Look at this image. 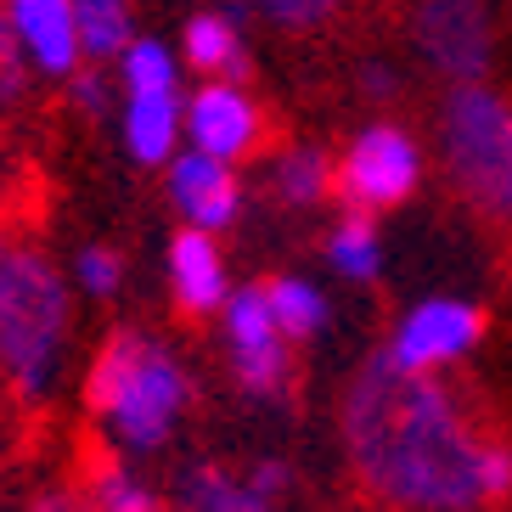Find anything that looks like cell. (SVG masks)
Masks as SVG:
<instances>
[{"label":"cell","instance_id":"cell-2","mask_svg":"<svg viewBox=\"0 0 512 512\" xmlns=\"http://www.w3.org/2000/svg\"><path fill=\"white\" fill-rule=\"evenodd\" d=\"M68 332V287L34 248L0 254V372L17 383V394H40L57 377V349Z\"/></svg>","mask_w":512,"mask_h":512},{"label":"cell","instance_id":"cell-3","mask_svg":"<svg viewBox=\"0 0 512 512\" xmlns=\"http://www.w3.org/2000/svg\"><path fill=\"white\" fill-rule=\"evenodd\" d=\"M439 152L473 214L512 226V107L479 79L456 85L439 107Z\"/></svg>","mask_w":512,"mask_h":512},{"label":"cell","instance_id":"cell-9","mask_svg":"<svg viewBox=\"0 0 512 512\" xmlns=\"http://www.w3.org/2000/svg\"><path fill=\"white\" fill-rule=\"evenodd\" d=\"M186 136L197 141V152L231 164V158H242V152L254 147L259 113L231 79H214V85H203V91L192 96V107H186Z\"/></svg>","mask_w":512,"mask_h":512},{"label":"cell","instance_id":"cell-20","mask_svg":"<svg viewBox=\"0 0 512 512\" xmlns=\"http://www.w3.org/2000/svg\"><path fill=\"white\" fill-rule=\"evenodd\" d=\"M85 507H91V512H158V496H152L141 479H130L119 462H102L91 473Z\"/></svg>","mask_w":512,"mask_h":512},{"label":"cell","instance_id":"cell-17","mask_svg":"<svg viewBox=\"0 0 512 512\" xmlns=\"http://www.w3.org/2000/svg\"><path fill=\"white\" fill-rule=\"evenodd\" d=\"M79 46L91 57H124L130 51V6L124 0H74Z\"/></svg>","mask_w":512,"mask_h":512},{"label":"cell","instance_id":"cell-4","mask_svg":"<svg viewBox=\"0 0 512 512\" xmlns=\"http://www.w3.org/2000/svg\"><path fill=\"white\" fill-rule=\"evenodd\" d=\"M422 175V158L411 147V136L400 124H372L338 164L332 192L349 203V214H372V209H394L400 197H411Z\"/></svg>","mask_w":512,"mask_h":512},{"label":"cell","instance_id":"cell-15","mask_svg":"<svg viewBox=\"0 0 512 512\" xmlns=\"http://www.w3.org/2000/svg\"><path fill=\"white\" fill-rule=\"evenodd\" d=\"M141 355H147V338L141 332H113L102 344V355H96V366H91V383H85V394H91V406L102 411H113V400L124 394V383L136 377V366H141Z\"/></svg>","mask_w":512,"mask_h":512},{"label":"cell","instance_id":"cell-13","mask_svg":"<svg viewBox=\"0 0 512 512\" xmlns=\"http://www.w3.org/2000/svg\"><path fill=\"white\" fill-rule=\"evenodd\" d=\"M175 124H181V102L175 91H141L124 107V141H130V158L141 164H164L175 152Z\"/></svg>","mask_w":512,"mask_h":512},{"label":"cell","instance_id":"cell-23","mask_svg":"<svg viewBox=\"0 0 512 512\" xmlns=\"http://www.w3.org/2000/svg\"><path fill=\"white\" fill-rule=\"evenodd\" d=\"M254 6L271 23H282V29H316V23H327L338 12V0H254Z\"/></svg>","mask_w":512,"mask_h":512},{"label":"cell","instance_id":"cell-29","mask_svg":"<svg viewBox=\"0 0 512 512\" xmlns=\"http://www.w3.org/2000/svg\"><path fill=\"white\" fill-rule=\"evenodd\" d=\"M366 85H372V96H389V68H366Z\"/></svg>","mask_w":512,"mask_h":512},{"label":"cell","instance_id":"cell-8","mask_svg":"<svg viewBox=\"0 0 512 512\" xmlns=\"http://www.w3.org/2000/svg\"><path fill=\"white\" fill-rule=\"evenodd\" d=\"M479 332H484V316L473 310V304L428 299V304H417V310L406 316V327L394 332L389 355L400 366H411V372H428V366H439V361L467 355V349L479 344Z\"/></svg>","mask_w":512,"mask_h":512},{"label":"cell","instance_id":"cell-5","mask_svg":"<svg viewBox=\"0 0 512 512\" xmlns=\"http://www.w3.org/2000/svg\"><path fill=\"white\" fill-rule=\"evenodd\" d=\"M186 406V377L181 366L169 361L158 344H147V355H141L136 377L124 383V394L113 400V428H119V439L130 445V451H158L169 439V428H175V417H181Z\"/></svg>","mask_w":512,"mask_h":512},{"label":"cell","instance_id":"cell-12","mask_svg":"<svg viewBox=\"0 0 512 512\" xmlns=\"http://www.w3.org/2000/svg\"><path fill=\"white\" fill-rule=\"evenodd\" d=\"M169 282H175V299L192 310V316H209L226 299V265H220V248L203 226L181 231L169 242Z\"/></svg>","mask_w":512,"mask_h":512},{"label":"cell","instance_id":"cell-26","mask_svg":"<svg viewBox=\"0 0 512 512\" xmlns=\"http://www.w3.org/2000/svg\"><path fill=\"white\" fill-rule=\"evenodd\" d=\"M248 484H254V490H259V496H282V490H287V467L282 462H259L254 467V473H248Z\"/></svg>","mask_w":512,"mask_h":512},{"label":"cell","instance_id":"cell-10","mask_svg":"<svg viewBox=\"0 0 512 512\" xmlns=\"http://www.w3.org/2000/svg\"><path fill=\"white\" fill-rule=\"evenodd\" d=\"M6 23H12L17 46L29 51L46 74H68L79 62V12L74 0H6Z\"/></svg>","mask_w":512,"mask_h":512},{"label":"cell","instance_id":"cell-6","mask_svg":"<svg viewBox=\"0 0 512 512\" xmlns=\"http://www.w3.org/2000/svg\"><path fill=\"white\" fill-rule=\"evenodd\" d=\"M226 327H231V355H237L242 389L259 400H282L287 389V332L276 327V310L265 299V287H242L226 304Z\"/></svg>","mask_w":512,"mask_h":512},{"label":"cell","instance_id":"cell-21","mask_svg":"<svg viewBox=\"0 0 512 512\" xmlns=\"http://www.w3.org/2000/svg\"><path fill=\"white\" fill-rule=\"evenodd\" d=\"M327 254L344 276H377V231H372V220H366V214H349L344 226L332 231Z\"/></svg>","mask_w":512,"mask_h":512},{"label":"cell","instance_id":"cell-16","mask_svg":"<svg viewBox=\"0 0 512 512\" xmlns=\"http://www.w3.org/2000/svg\"><path fill=\"white\" fill-rule=\"evenodd\" d=\"M181 501L192 512H271V496H259L254 484H237L220 467H192L181 484Z\"/></svg>","mask_w":512,"mask_h":512},{"label":"cell","instance_id":"cell-25","mask_svg":"<svg viewBox=\"0 0 512 512\" xmlns=\"http://www.w3.org/2000/svg\"><path fill=\"white\" fill-rule=\"evenodd\" d=\"M79 282L107 299V293L119 287V254H113V248H85V254H79Z\"/></svg>","mask_w":512,"mask_h":512},{"label":"cell","instance_id":"cell-24","mask_svg":"<svg viewBox=\"0 0 512 512\" xmlns=\"http://www.w3.org/2000/svg\"><path fill=\"white\" fill-rule=\"evenodd\" d=\"M479 484H484V496H507V490H512V445L484 439V451H479Z\"/></svg>","mask_w":512,"mask_h":512},{"label":"cell","instance_id":"cell-22","mask_svg":"<svg viewBox=\"0 0 512 512\" xmlns=\"http://www.w3.org/2000/svg\"><path fill=\"white\" fill-rule=\"evenodd\" d=\"M124 85H130V96L175 91V62H169V51L152 46V40H136V46L124 51Z\"/></svg>","mask_w":512,"mask_h":512},{"label":"cell","instance_id":"cell-27","mask_svg":"<svg viewBox=\"0 0 512 512\" xmlns=\"http://www.w3.org/2000/svg\"><path fill=\"white\" fill-rule=\"evenodd\" d=\"M74 96H79V107H91V113H96V107H102V79H96V74L74 79Z\"/></svg>","mask_w":512,"mask_h":512},{"label":"cell","instance_id":"cell-18","mask_svg":"<svg viewBox=\"0 0 512 512\" xmlns=\"http://www.w3.org/2000/svg\"><path fill=\"white\" fill-rule=\"evenodd\" d=\"M265 299H271L276 327H282L287 338H310V332H321V321H327V299H321L310 282L276 276V282H265Z\"/></svg>","mask_w":512,"mask_h":512},{"label":"cell","instance_id":"cell-19","mask_svg":"<svg viewBox=\"0 0 512 512\" xmlns=\"http://www.w3.org/2000/svg\"><path fill=\"white\" fill-rule=\"evenodd\" d=\"M332 181H338V169H332L327 152H316V147L287 152L282 164H276V192H282L287 203H299V209L321 203V197L332 192Z\"/></svg>","mask_w":512,"mask_h":512},{"label":"cell","instance_id":"cell-7","mask_svg":"<svg viewBox=\"0 0 512 512\" xmlns=\"http://www.w3.org/2000/svg\"><path fill=\"white\" fill-rule=\"evenodd\" d=\"M417 40L445 79L473 85L490 62V23H484V0H422L417 12Z\"/></svg>","mask_w":512,"mask_h":512},{"label":"cell","instance_id":"cell-31","mask_svg":"<svg viewBox=\"0 0 512 512\" xmlns=\"http://www.w3.org/2000/svg\"><path fill=\"white\" fill-rule=\"evenodd\" d=\"M0 254H6V242H0Z\"/></svg>","mask_w":512,"mask_h":512},{"label":"cell","instance_id":"cell-11","mask_svg":"<svg viewBox=\"0 0 512 512\" xmlns=\"http://www.w3.org/2000/svg\"><path fill=\"white\" fill-rule=\"evenodd\" d=\"M169 197H175V209L192 220V226L203 231H220L237 220V181H231L226 158H209V152H186V158H175V169H169Z\"/></svg>","mask_w":512,"mask_h":512},{"label":"cell","instance_id":"cell-1","mask_svg":"<svg viewBox=\"0 0 512 512\" xmlns=\"http://www.w3.org/2000/svg\"><path fill=\"white\" fill-rule=\"evenodd\" d=\"M344 439L349 462L377 501L417 512H467L484 501V434L445 383L400 366L389 349L372 355L349 383Z\"/></svg>","mask_w":512,"mask_h":512},{"label":"cell","instance_id":"cell-30","mask_svg":"<svg viewBox=\"0 0 512 512\" xmlns=\"http://www.w3.org/2000/svg\"><path fill=\"white\" fill-rule=\"evenodd\" d=\"M6 51H17V34H12V23L0 29V57H6Z\"/></svg>","mask_w":512,"mask_h":512},{"label":"cell","instance_id":"cell-14","mask_svg":"<svg viewBox=\"0 0 512 512\" xmlns=\"http://www.w3.org/2000/svg\"><path fill=\"white\" fill-rule=\"evenodd\" d=\"M186 57L203 74L242 85L248 79V51H242V34H237V12L231 17H192L186 23Z\"/></svg>","mask_w":512,"mask_h":512},{"label":"cell","instance_id":"cell-28","mask_svg":"<svg viewBox=\"0 0 512 512\" xmlns=\"http://www.w3.org/2000/svg\"><path fill=\"white\" fill-rule=\"evenodd\" d=\"M34 512H91V507H79L74 496H40V501H34Z\"/></svg>","mask_w":512,"mask_h":512}]
</instances>
